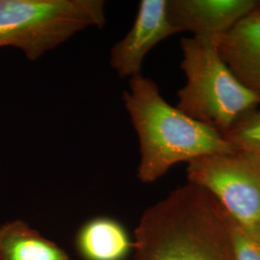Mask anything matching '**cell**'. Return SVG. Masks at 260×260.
<instances>
[{"instance_id": "obj_1", "label": "cell", "mask_w": 260, "mask_h": 260, "mask_svg": "<svg viewBox=\"0 0 260 260\" xmlns=\"http://www.w3.org/2000/svg\"><path fill=\"white\" fill-rule=\"evenodd\" d=\"M133 244V260H233L228 214L190 182L143 213Z\"/></svg>"}, {"instance_id": "obj_7", "label": "cell", "mask_w": 260, "mask_h": 260, "mask_svg": "<svg viewBox=\"0 0 260 260\" xmlns=\"http://www.w3.org/2000/svg\"><path fill=\"white\" fill-rule=\"evenodd\" d=\"M260 8L255 0H169V17L178 33L218 41L245 16Z\"/></svg>"}, {"instance_id": "obj_2", "label": "cell", "mask_w": 260, "mask_h": 260, "mask_svg": "<svg viewBox=\"0 0 260 260\" xmlns=\"http://www.w3.org/2000/svg\"><path fill=\"white\" fill-rule=\"evenodd\" d=\"M122 100L139 139L137 177L143 183L156 181L180 162L236 151L218 130L168 103L157 84L142 74L130 78Z\"/></svg>"}, {"instance_id": "obj_5", "label": "cell", "mask_w": 260, "mask_h": 260, "mask_svg": "<svg viewBox=\"0 0 260 260\" xmlns=\"http://www.w3.org/2000/svg\"><path fill=\"white\" fill-rule=\"evenodd\" d=\"M187 177L260 243V160L240 151L206 155L188 163Z\"/></svg>"}, {"instance_id": "obj_8", "label": "cell", "mask_w": 260, "mask_h": 260, "mask_svg": "<svg viewBox=\"0 0 260 260\" xmlns=\"http://www.w3.org/2000/svg\"><path fill=\"white\" fill-rule=\"evenodd\" d=\"M233 75L260 98V8L245 16L218 42Z\"/></svg>"}, {"instance_id": "obj_12", "label": "cell", "mask_w": 260, "mask_h": 260, "mask_svg": "<svg viewBox=\"0 0 260 260\" xmlns=\"http://www.w3.org/2000/svg\"><path fill=\"white\" fill-rule=\"evenodd\" d=\"M228 223L233 246V260H260L259 242L242 230L229 215Z\"/></svg>"}, {"instance_id": "obj_10", "label": "cell", "mask_w": 260, "mask_h": 260, "mask_svg": "<svg viewBox=\"0 0 260 260\" xmlns=\"http://www.w3.org/2000/svg\"><path fill=\"white\" fill-rule=\"evenodd\" d=\"M0 260H70L54 242L16 220L0 226Z\"/></svg>"}, {"instance_id": "obj_11", "label": "cell", "mask_w": 260, "mask_h": 260, "mask_svg": "<svg viewBox=\"0 0 260 260\" xmlns=\"http://www.w3.org/2000/svg\"><path fill=\"white\" fill-rule=\"evenodd\" d=\"M223 137L236 151L260 160V109L243 116Z\"/></svg>"}, {"instance_id": "obj_3", "label": "cell", "mask_w": 260, "mask_h": 260, "mask_svg": "<svg viewBox=\"0 0 260 260\" xmlns=\"http://www.w3.org/2000/svg\"><path fill=\"white\" fill-rule=\"evenodd\" d=\"M186 84L177 92V109L224 135L260 105V98L237 79L219 52L218 41H180Z\"/></svg>"}, {"instance_id": "obj_6", "label": "cell", "mask_w": 260, "mask_h": 260, "mask_svg": "<svg viewBox=\"0 0 260 260\" xmlns=\"http://www.w3.org/2000/svg\"><path fill=\"white\" fill-rule=\"evenodd\" d=\"M169 0H142L136 19L125 37L110 52V65L120 77L141 75L144 60L159 43L175 34L168 11Z\"/></svg>"}, {"instance_id": "obj_9", "label": "cell", "mask_w": 260, "mask_h": 260, "mask_svg": "<svg viewBox=\"0 0 260 260\" xmlns=\"http://www.w3.org/2000/svg\"><path fill=\"white\" fill-rule=\"evenodd\" d=\"M133 246L125 228L108 217L88 221L76 235V248L84 260H124Z\"/></svg>"}, {"instance_id": "obj_4", "label": "cell", "mask_w": 260, "mask_h": 260, "mask_svg": "<svg viewBox=\"0 0 260 260\" xmlns=\"http://www.w3.org/2000/svg\"><path fill=\"white\" fill-rule=\"evenodd\" d=\"M106 23L103 0H0V47L36 61L76 33Z\"/></svg>"}]
</instances>
